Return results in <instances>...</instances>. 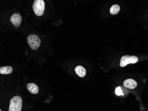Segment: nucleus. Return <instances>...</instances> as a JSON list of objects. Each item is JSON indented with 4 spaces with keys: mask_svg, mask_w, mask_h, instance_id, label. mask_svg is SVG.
I'll use <instances>...</instances> for the list:
<instances>
[{
    "mask_svg": "<svg viewBox=\"0 0 148 111\" xmlns=\"http://www.w3.org/2000/svg\"><path fill=\"white\" fill-rule=\"evenodd\" d=\"M33 11L37 16H41L45 9V3L43 0H35L32 5Z\"/></svg>",
    "mask_w": 148,
    "mask_h": 111,
    "instance_id": "nucleus-2",
    "label": "nucleus"
},
{
    "mask_svg": "<svg viewBox=\"0 0 148 111\" xmlns=\"http://www.w3.org/2000/svg\"><path fill=\"white\" fill-rule=\"evenodd\" d=\"M0 111H2L1 110H0Z\"/></svg>",
    "mask_w": 148,
    "mask_h": 111,
    "instance_id": "nucleus-12",
    "label": "nucleus"
},
{
    "mask_svg": "<svg viewBox=\"0 0 148 111\" xmlns=\"http://www.w3.org/2000/svg\"><path fill=\"white\" fill-rule=\"evenodd\" d=\"M12 72L13 68L10 66L1 67L0 68V73L1 74L8 75L12 73Z\"/></svg>",
    "mask_w": 148,
    "mask_h": 111,
    "instance_id": "nucleus-9",
    "label": "nucleus"
},
{
    "mask_svg": "<svg viewBox=\"0 0 148 111\" xmlns=\"http://www.w3.org/2000/svg\"><path fill=\"white\" fill-rule=\"evenodd\" d=\"M120 10V6L118 5H114L111 6L110 9V13L111 14L115 15L119 12Z\"/></svg>",
    "mask_w": 148,
    "mask_h": 111,
    "instance_id": "nucleus-10",
    "label": "nucleus"
},
{
    "mask_svg": "<svg viewBox=\"0 0 148 111\" xmlns=\"http://www.w3.org/2000/svg\"><path fill=\"white\" fill-rule=\"evenodd\" d=\"M22 16L19 14L15 13L13 14L12 15V16L10 18V22L16 28H18L20 26L22 23Z\"/></svg>",
    "mask_w": 148,
    "mask_h": 111,
    "instance_id": "nucleus-5",
    "label": "nucleus"
},
{
    "mask_svg": "<svg viewBox=\"0 0 148 111\" xmlns=\"http://www.w3.org/2000/svg\"><path fill=\"white\" fill-rule=\"evenodd\" d=\"M124 87L131 89H135L137 86V82L132 79H128L125 80L123 82Z\"/></svg>",
    "mask_w": 148,
    "mask_h": 111,
    "instance_id": "nucleus-6",
    "label": "nucleus"
},
{
    "mask_svg": "<svg viewBox=\"0 0 148 111\" xmlns=\"http://www.w3.org/2000/svg\"><path fill=\"white\" fill-rule=\"evenodd\" d=\"M27 89L29 92L33 94H36L39 92L38 86L34 83H29L27 85Z\"/></svg>",
    "mask_w": 148,
    "mask_h": 111,
    "instance_id": "nucleus-8",
    "label": "nucleus"
},
{
    "mask_svg": "<svg viewBox=\"0 0 148 111\" xmlns=\"http://www.w3.org/2000/svg\"><path fill=\"white\" fill-rule=\"evenodd\" d=\"M22 105V98L19 96H15L10 102L9 111H21Z\"/></svg>",
    "mask_w": 148,
    "mask_h": 111,
    "instance_id": "nucleus-1",
    "label": "nucleus"
},
{
    "mask_svg": "<svg viewBox=\"0 0 148 111\" xmlns=\"http://www.w3.org/2000/svg\"><path fill=\"white\" fill-rule=\"evenodd\" d=\"M138 61L139 59L135 56H124L121 58L120 64V66L124 67L130 64L136 63Z\"/></svg>",
    "mask_w": 148,
    "mask_h": 111,
    "instance_id": "nucleus-4",
    "label": "nucleus"
},
{
    "mask_svg": "<svg viewBox=\"0 0 148 111\" xmlns=\"http://www.w3.org/2000/svg\"><path fill=\"white\" fill-rule=\"evenodd\" d=\"M27 41L29 46L33 50H36L40 46L41 41L39 37L35 34H31L27 37Z\"/></svg>",
    "mask_w": 148,
    "mask_h": 111,
    "instance_id": "nucleus-3",
    "label": "nucleus"
},
{
    "mask_svg": "<svg viewBox=\"0 0 148 111\" xmlns=\"http://www.w3.org/2000/svg\"><path fill=\"white\" fill-rule=\"evenodd\" d=\"M75 70L76 74L79 77H83L86 76V69L81 65H79L76 66Z\"/></svg>",
    "mask_w": 148,
    "mask_h": 111,
    "instance_id": "nucleus-7",
    "label": "nucleus"
},
{
    "mask_svg": "<svg viewBox=\"0 0 148 111\" xmlns=\"http://www.w3.org/2000/svg\"><path fill=\"white\" fill-rule=\"evenodd\" d=\"M115 93H116L117 95H123L122 90L120 87H118L116 88V89H115Z\"/></svg>",
    "mask_w": 148,
    "mask_h": 111,
    "instance_id": "nucleus-11",
    "label": "nucleus"
}]
</instances>
